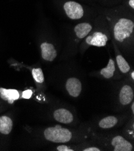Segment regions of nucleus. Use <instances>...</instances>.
I'll return each instance as SVG.
<instances>
[{
  "instance_id": "1",
  "label": "nucleus",
  "mask_w": 134,
  "mask_h": 151,
  "mask_svg": "<svg viewBox=\"0 0 134 151\" xmlns=\"http://www.w3.org/2000/svg\"><path fill=\"white\" fill-rule=\"evenodd\" d=\"M44 135L47 140L54 143H66L69 142L72 137V132L60 125L49 127L44 131Z\"/></svg>"
},
{
  "instance_id": "2",
  "label": "nucleus",
  "mask_w": 134,
  "mask_h": 151,
  "mask_svg": "<svg viewBox=\"0 0 134 151\" xmlns=\"http://www.w3.org/2000/svg\"><path fill=\"white\" fill-rule=\"evenodd\" d=\"M134 24L130 19L122 18L116 23L114 28L115 39L120 42L130 36L133 32Z\"/></svg>"
},
{
  "instance_id": "3",
  "label": "nucleus",
  "mask_w": 134,
  "mask_h": 151,
  "mask_svg": "<svg viewBox=\"0 0 134 151\" xmlns=\"http://www.w3.org/2000/svg\"><path fill=\"white\" fill-rule=\"evenodd\" d=\"M64 9L67 17L72 19H79L83 17V9L80 4L76 2H66L64 5Z\"/></svg>"
},
{
  "instance_id": "4",
  "label": "nucleus",
  "mask_w": 134,
  "mask_h": 151,
  "mask_svg": "<svg viewBox=\"0 0 134 151\" xmlns=\"http://www.w3.org/2000/svg\"><path fill=\"white\" fill-rule=\"evenodd\" d=\"M66 87L69 95L73 97H78L82 90L81 83L76 78H70L68 79Z\"/></svg>"
},
{
  "instance_id": "5",
  "label": "nucleus",
  "mask_w": 134,
  "mask_h": 151,
  "mask_svg": "<svg viewBox=\"0 0 134 151\" xmlns=\"http://www.w3.org/2000/svg\"><path fill=\"white\" fill-rule=\"evenodd\" d=\"M107 41V36L100 32H95L92 36H89L86 39L87 44L98 47L105 46Z\"/></svg>"
},
{
  "instance_id": "6",
  "label": "nucleus",
  "mask_w": 134,
  "mask_h": 151,
  "mask_svg": "<svg viewBox=\"0 0 134 151\" xmlns=\"http://www.w3.org/2000/svg\"><path fill=\"white\" fill-rule=\"evenodd\" d=\"M111 145L114 147L115 151H131L132 150L131 143L120 135L113 138Z\"/></svg>"
},
{
  "instance_id": "7",
  "label": "nucleus",
  "mask_w": 134,
  "mask_h": 151,
  "mask_svg": "<svg viewBox=\"0 0 134 151\" xmlns=\"http://www.w3.org/2000/svg\"><path fill=\"white\" fill-rule=\"evenodd\" d=\"M54 117L57 122L64 124L71 123L73 120V114L67 110L59 109L54 113Z\"/></svg>"
},
{
  "instance_id": "8",
  "label": "nucleus",
  "mask_w": 134,
  "mask_h": 151,
  "mask_svg": "<svg viewBox=\"0 0 134 151\" xmlns=\"http://www.w3.org/2000/svg\"><path fill=\"white\" fill-rule=\"evenodd\" d=\"M42 58L49 62H52L57 57V51L54 45L48 43H43L41 45Z\"/></svg>"
},
{
  "instance_id": "9",
  "label": "nucleus",
  "mask_w": 134,
  "mask_h": 151,
  "mask_svg": "<svg viewBox=\"0 0 134 151\" xmlns=\"http://www.w3.org/2000/svg\"><path fill=\"white\" fill-rule=\"evenodd\" d=\"M0 96L3 99L7 101L9 104H13L14 101L19 98V93L17 90L0 88Z\"/></svg>"
},
{
  "instance_id": "10",
  "label": "nucleus",
  "mask_w": 134,
  "mask_h": 151,
  "mask_svg": "<svg viewBox=\"0 0 134 151\" xmlns=\"http://www.w3.org/2000/svg\"><path fill=\"white\" fill-rule=\"evenodd\" d=\"M133 98V92L130 86L126 85L122 87L120 92V101L123 105L130 104Z\"/></svg>"
},
{
  "instance_id": "11",
  "label": "nucleus",
  "mask_w": 134,
  "mask_h": 151,
  "mask_svg": "<svg viewBox=\"0 0 134 151\" xmlns=\"http://www.w3.org/2000/svg\"><path fill=\"white\" fill-rule=\"evenodd\" d=\"M92 29V27L90 24L88 23H81L78 24L75 27V32L77 37L80 39L85 37Z\"/></svg>"
},
{
  "instance_id": "12",
  "label": "nucleus",
  "mask_w": 134,
  "mask_h": 151,
  "mask_svg": "<svg viewBox=\"0 0 134 151\" xmlns=\"http://www.w3.org/2000/svg\"><path fill=\"white\" fill-rule=\"evenodd\" d=\"M13 127L11 119L7 116H2L0 117V132L3 134H9Z\"/></svg>"
},
{
  "instance_id": "13",
  "label": "nucleus",
  "mask_w": 134,
  "mask_h": 151,
  "mask_svg": "<svg viewBox=\"0 0 134 151\" xmlns=\"http://www.w3.org/2000/svg\"><path fill=\"white\" fill-rule=\"evenodd\" d=\"M117 119L114 116H108L102 119L99 122V127L102 128L108 129L114 127L117 123Z\"/></svg>"
},
{
  "instance_id": "14",
  "label": "nucleus",
  "mask_w": 134,
  "mask_h": 151,
  "mask_svg": "<svg viewBox=\"0 0 134 151\" xmlns=\"http://www.w3.org/2000/svg\"><path fill=\"white\" fill-rule=\"evenodd\" d=\"M115 70V68L114 62L113 61V59L111 58L109 60V62L107 66L101 70L100 73L102 75H103L104 78H110L113 76Z\"/></svg>"
},
{
  "instance_id": "15",
  "label": "nucleus",
  "mask_w": 134,
  "mask_h": 151,
  "mask_svg": "<svg viewBox=\"0 0 134 151\" xmlns=\"http://www.w3.org/2000/svg\"><path fill=\"white\" fill-rule=\"evenodd\" d=\"M117 62L119 69L123 73H127L130 70V66L125 59L120 55H118L117 57Z\"/></svg>"
},
{
  "instance_id": "16",
  "label": "nucleus",
  "mask_w": 134,
  "mask_h": 151,
  "mask_svg": "<svg viewBox=\"0 0 134 151\" xmlns=\"http://www.w3.org/2000/svg\"><path fill=\"white\" fill-rule=\"evenodd\" d=\"M33 77L37 83H42L44 82V76L43 71L40 68L33 69L32 70Z\"/></svg>"
},
{
  "instance_id": "17",
  "label": "nucleus",
  "mask_w": 134,
  "mask_h": 151,
  "mask_svg": "<svg viewBox=\"0 0 134 151\" xmlns=\"http://www.w3.org/2000/svg\"><path fill=\"white\" fill-rule=\"evenodd\" d=\"M32 91L30 90H27L22 93V98L25 99H29L30 98L32 95Z\"/></svg>"
},
{
  "instance_id": "18",
  "label": "nucleus",
  "mask_w": 134,
  "mask_h": 151,
  "mask_svg": "<svg viewBox=\"0 0 134 151\" xmlns=\"http://www.w3.org/2000/svg\"><path fill=\"white\" fill-rule=\"evenodd\" d=\"M57 150L58 151H73V150L70 149L68 146H64V145H62L59 146L57 147Z\"/></svg>"
},
{
  "instance_id": "19",
  "label": "nucleus",
  "mask_w": 134,
  "mask_h": 151,
  "mask_svg": "<svg viewBox=\"0 0 134 151\" xmlns=\"http://www.w3.org/2000/svg\"><path fill=\"white\" fill-rule=\"evenodd\" d=\"M84 151H100V150L97 147H88L87 149H85L84 150H83Z\"/></svg>"
},
{
  "instance_id": "20",
  "label": "nucleus",
  "mask_w": 134,
  "mask_h": 151,
  "mask_svg": "<svg viewBox=\"0 0 134 151\" xmlns=\"http://www.w3.org/2000/svg\"><path fill=\"white\" fill-rule=\"evenodd\" d=\"M129 5L133 9L134 8V0H130Z\"/></svg>"
},
{
  "instance_id": "21",
  "label": "nucleus",
  "mask_w": 134,
  "mask_h": 151,
  "mask_svg": "<svg viewBox=\"0 0 134 151\" xmlns=\"http://www.w3.org/2000/svg\"><path fill=\"white\" fill-rule=\"evenodd\" d=\"M131 109H132V112L133 113V112H134V104H133V103H132Z\"/></svg>"
},
{
  "instance_id": "22",
  "label": "nucleus",
  "mask_w": 134,
  "mask_h": 151,
  "mask_svg": "<svg viewBox=\"0 0 134 151\" xmlns=\"http://www.w3.org/2000/svg\"><path fill=\"white\" fill-rule=\"evenodd\" d=\"M131 76H132V78L133 79H134V72H132V73H131Z\"/></svg>"
}]
</instances>
